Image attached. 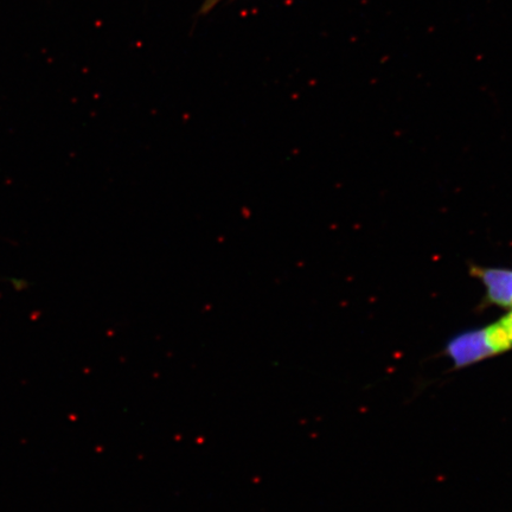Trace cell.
<instances>
[{
	"mask_svg": "<svg viewBox=\"0 0 512 512\" xmlns=\"http://www.w3.org/2000/svg\"><path fill=\"white\" fill-rule=\"evenodd\" d=\"M446 354L457 368L470 366L495 355L486 328L465 332L452 339L447 345Z\"/></svg>",
	"mask_w": 512,
	"mask_h": 512,
	"instance_id": "obj_1",
	"label": "cell"
},
{
	"mask_svg": "<svg viewBox=\"0 0 512 512\" xmlns=\"http://www.w3.org/2000/svg\"><path fill=\"white\" fill-rule=\"evenodd\" d=\"M475 272L483 281L490 302L512 310V270L488 268Z\"/></svg>",
	"mask_w": 512,
	"mask_h": 512,
	"instance_id": "obj_2",
	"label": "cell"
},
{
	"mask_svg": "<svg viewBox=\"0 0 512 512\" xmlns=\"http://www.w3.org/2000/svg\"><path fill=\"white\" fill-rule=\"evenodd\" d=\"M498 324L501 326L505 339H507L509 348L512 349V310L509 315L499 320Z\"/></svg>",
	"mask_w": 512,
	"mask_h": 512,
	"instance_id": "obj_3",
	"label": "cell"
},
{
	"mask_svg": "<svg viewBox=\"0 0 512 512\" xmlns=\"http://www.w3.org/2000/svg\"><path fill=\"white\" fill-rule=\"evenodd\" d=\"M222 0H204L201 9L200 15H208L209 12L213 11Z\"/></svg>",
	"mask_w": 512,
	"mask_h": 512,
	"instance_id": "obj_4",
	"label": "cell"
}]
</instances>
